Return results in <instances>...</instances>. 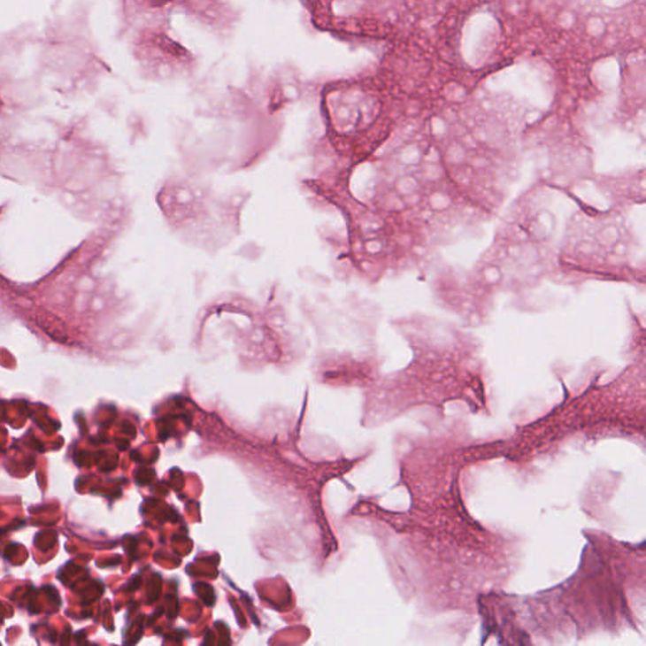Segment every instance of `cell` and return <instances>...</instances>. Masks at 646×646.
<instances>
[{
    "label": "cell",
    "mask_w": 646,
    "mask_h": 646,
    "mask_svg": "<svg viewBox=\"0 0 646 646\" xmlns=\"http://www.w3.org/2000/svg\"><path fill=\"white\" fill-rule=\"evenodd\" d=\"M580 568L550 591L517 598L491 591L480 596V611L503 642L530 644V638L582 639L592 633L639 631L631 592H645V545L586 534Z\"/></svg>",
    "instance_id": "cell-2"
},
{
    "label": "cell",
    "mask_w": 646,
    "mask_h": 646,
    "mask_svg": "<svg viewBox=\"0 0 646 646\" xmlns=\"http://www.w3.org/2000/svg\"><path fill=\"white\" fill-rule=\"evenodd\" d=\"M465 467L462 447L435 438L411 444L402 465L411 504L389 517L407 539L414 583L432 611H473L480 596L495 591L514 568V541L482 527L465 508Z\"/></svg>",
    "instance_id": "cell-1"
},
{
    "label": "cell",
    "mask_w": 646,
    "mask_h": 646,
    "mask_svg": "<svg viewBox=\"0 0 646 646\" xmlns=\"http://www.w3.org/2000/svg\"><path fill=\"white\" fill-rule=\"evenodd\" d=\"M597 440L607 435L636 438L644 443L645 396L635 375L619 379L607 387L589 388L582 396H571L550 413L495 442L462 447L466 466L504 458L518 466L556 451L573 437Z\"/></svg>",
    "instance_id": "cell-3"
}]
</instances>
